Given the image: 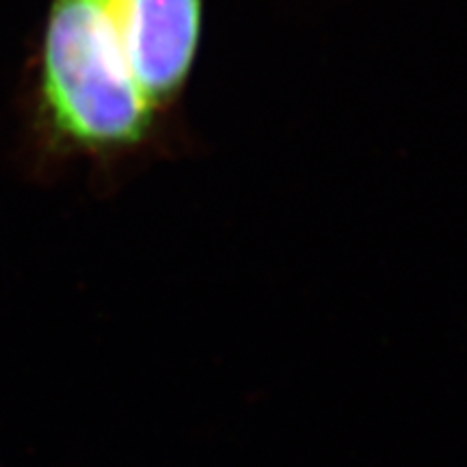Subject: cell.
Listing matches in <instances>:
<instances>
[{"label":"cell","mask_w":467,"mask_h":467,"mask_svg":"<svg viewBox=\"0 0 467 467\" xmlns=\"http://www.w3.org/2000/svg\"><path fill=\"white\" fill-rule=\"evenodd\" d=\"M206 0H52L42 102L72 151L126 161L156 143L189 87Z\"/></svg>","instance_id":"obj_1"}]
</instances>
